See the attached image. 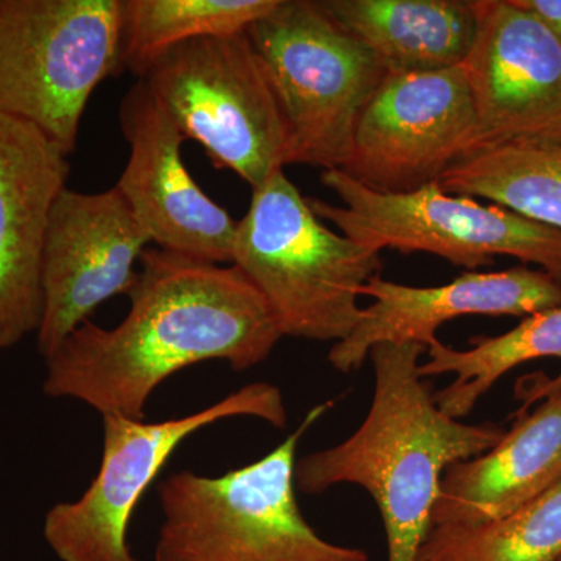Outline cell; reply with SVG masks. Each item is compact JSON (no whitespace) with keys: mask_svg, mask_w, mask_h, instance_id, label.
<instances>
[{"mask_svg":"<svg viewBox=\"0 0 561 561\" xmlns=\"http://www.w3.org/2000/svg\"><path fill=\"white\" fill-rule=\"evenodd\" d=\"M127 297L117 327L84 321L44 359L46 397L146 420L151 394L176 373L213 360L247 371L283 339L268 302L232 264L147 249Z\"/></svg>","mask_w":561,"mask_h":561,"instance_id":"obj_1","label":"cell"},{"mask_svg":"<svg viewBox=\"0 0 561 561\" xmlns=\"http://www.w3.org/2000/svg\"><path fill=\"white\" fill-rule=\"evenodd\" d=\"M426 348L379 343L370 351L375 391L364 423L346 440L295 465V486L309 496L357 485L381 513L387 561H419L445 472L490 451L504 435L494 423L468 424L438 408L420 375Z\"/></svg>","mask_w":561,"mask_h":561,"instance_id":"obj_2","label":"cell"},{"mask_svg":"<svg viewBox=\"0 0 561 561\" xmlns=\"http://www.w3.org/2000/svg\"><path fill=\"white\" fill-rule=\"evenodd\" d=\"M332 405L312 408L253 463L214 478L180 471L162 479L153 561H368L364 549L320 537L297 501L298 446Z\"/></svg>","mask_w":561,"mask_h":561,"instance_id":"obj_3","label":"cell"},{"mask_svg":"<svg viewBox=\"0 0 561 561\" xmlns=\"http://www.w3.org/2000/svg\"><path fill=\"white\" fill-rule=\"evenodd\" d=\"M232 265L268 302L283 337L337 343L359 323L362 289L382 261L381 251L330 230L276 171L238 221Z\"/></svg>","mask_w":561,"mask_h":561,"instance_id":"obj_4","label":"cell"},{"mask_svg":"<svg viewBox=\"0 0 561 561\" xmlns=\"http://www.w3.org/2000/svg\"><path fill=\"white\" fill-rule=\"evenodd\" d=\"M245 33L287 122L290 164L342 169L360 114L389 76L378 55L320 0H279Z\"/></svg>","mask_w":561,"mask_h":561,"instance_id":"obj_5","label":"cell"},{"mask_svg":"<svg viewBox=\"0 0 561 561\" xmlns=\"http://www.w3.org/2000/svg\"><path fill=\"white\" fill-rule=\"evenodd\" d=\"M122 0H0V114L76 151L94 91L124 72Z\"/></svg>","mask_w":561,"mask_h":561,"instance_id":"obj_6","label":"cell"},{"mask_svg":"<svg viewBox=\"0 0 561 561\" xmlns=\"http://www.w3.org/2000/svg\"><path fill=\"white\" fill-rule=\"evenodd\" d=\"M184 139L251 191L290 165V135L278 99L247 33L180 44L144 76Z\"/></svg>","mask_w":561,"mask_h":561,"instance_id":"obj_7","label":"cell"},{"mask_svg":"<svg viewBox=\"0 0 561 561\" xmlns=\"http://www.w3.org/2000/svg\"><path fill=\"white\" fill-rule=\"evenodd\" d=\"M321 184L341 205L308 198L316 216L373 250L430 253L476 272L512 256L538 265L561 283V231L502 206L448 194L432 183L408 194L364 186L339 169L321 172Z\"/></svg>","mask_w":561,"mask_h":561,"instance_id":"obj_8","label":"cell"},{"mask_svg":"<svg viewBox=\"0 0 561 561\" xmlns=\"http://www.w3.org/2000/svg\"><path fill=\"white\" fill-rule=\"evenodd\" d=\"M250 416L283 430V391L253 382L203 411L162 421L105 415L101 468L79 500L60 502L44 518L43 535L60 561H138L128 542L144 494L187 438L219 421Z\"/></svg>","mask_w":561,"mask_h":561,"instance_id":"obj_9","label":"cell"},{"mask_svg":"<svg viewBox=\"0 0 561 561\" xmlns=\"http://www.w3.org/2000/svg\"><path fill=\"white\" fill-rule=\"evenodd\" d=\"M474 105L463 66L389 73L365 106L342 171L370 190L408 194L438 183L470 153Z\"/></svg>","mask_w":561,"mask_h":561,"instance_id":"obj_10","label":"cell"},{"mask_svg":"<svg viewBox=\"0 0 561 561\" xmlns=\"http://www.w3.org/2000/svg\"><path fill=\"white\" fill-rule=\"evenodd\" d=\"M463 61L476 114L472 151L561 140V43L518 0H474Z\"/></svg>","mask_w":561,"mask_h":561,"instance_id":"obj_11","label":"cell"},{"mask_svg":"<svg viewBox=\"0 0 561 561\" xmlns=\"http://www.w3.org/2000/svg\"><path fill=\"white\" fill-rule=\"evenodd\" d=\"M149 234L116 186L84 194L66 187L51 208L44 239L43 320L36 348L47 359L70 332L135 283Z\"/></svg>","mask_w":561,"mask_h":561,"instance_id":"obj_12","label":"cell"},{"mask_svg":"<svg viewBox=\"0 0 561 561\" xmlns=\"http://www.w3.org/2000/svg\"><path fill=\"white\" fill-rule=\"evenodd\" d=\"M119 122L130 157L116 187L151 243L191 260L232 264L239 220L187 171L184 136L146 81L125 92Z\"/></svg>","mask_w":561,"mask_h":561,"instance_id":"obj_13","label":"cell"},{"mask_svg":"<svg viewBox=\"0 0 561 561\" xmlns=\"http://www.w3.org/2000/svg\"><path fill=\"white\" fill-rule=\"evenodd\" d=\"M69 157L35 125L0 114V353L39 330L44 239Z\"/></svg>","mask_w":561,"mask_h":561,"instance_id":"obj_14","label":"cell"},{"mask_svg":"<svg viewBox=\"0 0 561 561\" xmlns=\"http://www.w3.org/2000/svg\"><path fill=\"white\" fill-rule=\"evenodd\" d=\"M371 305L362 308L348 337L334 343L328 360L334 370H359L379 343L413 342L430 348L446 321L465 316H513L561 306V283L542 271L465 272L438 287H413L373 276L364 289Z\"/></svg>","mask_w":561,"mask_h":561,"instance_id":"obj_15","label":"cell"},{"mask_svg":"<svg viewBox=\"0 0 561 561\" xmlns=\"http://www.w3.org/2000/svg\"><path fill=\"white\" fill-rule=\"evenodd\" d=\"M561 481V393L516 421L500 442L443 476L432 526L500 518Z\"/></svg>","mask_w":561,"mask_h":561,"instance_id":"obj_16","label":"cell"},{"mask_svg":"<svg viewBox=\"0 0 561 561\" xmlns=\"http://www.w3.org/2000/svg\"><path fill=\"white\" fill-rule=\"evenodd\" d=\"M389 73L459 68L478 33L474 0H320Z\"/></svg>","mask_w":561,"mask_h":561,"instance_id":"obj_17","label":"cell"},{"mask_svg":"<svg viewBox=\"0 0 561 561\" xmlns=\"http://www.w3.org/2000/svg\"><path fill=\"white\" fill-rule=\"evenodd\" d=\"M470 350H456L437 341L420 365L424 379L456 376L453 383L434 393L438 408L451 419L461 420L474 411L483 394L513 368L526 362L556 357L561 360V306L524 317L522 323L497 337H479ZM561 393V373L546 382H535L524 391L526 404Z\"/></svg>","mask_w":561,"mask_h":561,"instance_id":"obj_18","label":"cell"},{"mask_svg":"<svg viewBox=\"0 0 561 561\" xmlns=\"http://www.w3.org/2000/svg\"><path fill=\"white\" fill-rule=\"evenodd\" d=\"M438 184L448 194L485 198L561 231V140L472 151Z\"/></svg>","mask_w":561,"mask_h":561,"instance_id":"obj_19","label":"cell"},{"mask_svg":"<svg viewBox=\"0 0 561 561\" xmlns=\"http://www.w3.org/2000/svg\"><path fill=\"white\" fill-rule=\"evenodd\" d=\"M279 0H122V69L144 76L160 55L202 38L239 35Z\"/></svg>","mask_w":561,"mask_h":561,"instance_id":"obj_20","label":"cell"},{"mask_svg":"<svg viewBox=\"0 0 561 561\" xmlns=\"http://www.w3.org/2000/svg\"><path fill=\"white\" fill-rule=\"evenodd\" d=\"M561 481L500 518L432 526L419 561H559Z\"/></svg>","mask_w":561,"mask_h":561,"instance_id":"obj_21","label":"cell"},{"mask_svg":"<svg viewBox=\"0 0 561 561\" xmlns=\"http://www.w3.org/2000/svg\"><path fill=\"white\" fill-rule=\"evenodd\" d=\"M519 3L540 18L561 43V0H518Z\"/></svg>","mask_w":561,"mask_h":561,"instance_id":"obj_22","label":"cell"},{"mask_svg":"<svg viewBox=\"0 0 561 561\" xmlns=\"http://www.w3.org/2000/svg\"><path fill=\"white\" fill-rule=\"evenodd\" d=\"M559 561H561V559Z\"/></svg>","mask_w":561,"mask_h":561,"instance_id":"obj_23","label":"cell"}]
</instances>
